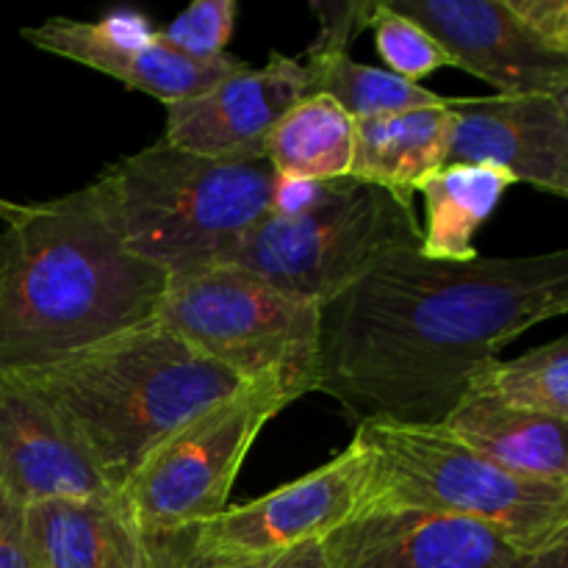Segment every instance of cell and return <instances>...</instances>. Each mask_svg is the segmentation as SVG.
Here are the masks:
<instances>
[{"instance_id":"obj_31","label":"cell","mask_w":568,"mask_h":568,"mask_svg":"<svg viewBox=\"0 0 568 568\" xmlns=\"http://www.w3.org/2000/svg\"><path fill=\"white\" fill-rule=\"evenodd\" d=\"M20 209H22V203H14V200L0 197V220H9V216H14Z\"/></svg>"},{"instance_id":"obj_10","label":"cell","mask_w":568,"mask_h":568,"mask_svg":"<svg viewBox=\"0 0 568 568\" xmlns=\"http://www.w3.org/2000/svg\"><path fill=\"white\" fill-rule=\"evenodd\" d=\"M22 39L44 53L116 78L133 92L150 94L164 105L203 94L247 67L227 53L214 61L186 59L161 44L148 17L131 9L111 11L103 20L50 17L37 28H22Z\"/></svg>"},{"instance_id":"obj_22","label":"cell","mask_w":568,"mask_h":568,"mask_svg":"<svg viewBox=\"0 0 568 568\" xmlns=\"http://www.w3.org/2000/svg\"><path fill=\"white\" fill-rule=\"evenodd\" d=\"M466 392L568 425V338L527 349L519 358H494L471 377Z\"/></svg>"},{"instance_id":"obj_28","label":"cell","mask_w":568,"mask_h":568,"mask_svg":"<svg viewBox=\"0 0 568 568\" xmlns=\"http://www.w3.org/2000/svg\"><path fill=\"white\" fill-rule=\"evenodd\" d=\"M0 568H33L26 538V505L0 488Z\"/></svg>"},{"instance_id":"obj_23","label":"cell","mask_w":568,"mask_h":568,"mask_svg":"<svg viewBox=\"0 0 568 568\" xmlns=\"http://www.w3.org/2000/svg\"><path fill=\"white\" fill-rule=\"evenodd\" d=\"M369 28L375 31L377 53L386 61V70L405 81L419 83L422 78L433 75L436 70L455 67L447 50L430 31H425L419 22L408 20L399 11L388 9L386 0H377Z\"/></svg>"},{"instance_id":"obj_9","label":"cell","mask_w":568,"mask_h":568,"mask_svg":"<svg viewBox=\"0 0 568 568\" xmlns=\"http://www.w3.org/2000/svg\"><path fill=\"white\" fill-rule=\"evenodd\" d=\"M375 455L355 433L336 458L264 497L225 508L189 527V538L200 552L231 558L288 552L322 541L327 532L353 519L369 499Z\"/></svg>"},{"instance_id":"obj_5","label":"cell","mask_w":568,"mask_h":568,"mask_svg":"<svg viewBox=\"0 0 568 568\" xmlns=\"http://www.w3.org/2000/svg\"><path fill=\"white\" fill-rule=\"evenodd\" d=\"M414 200L372 183H292L277 178L272 214L231 264L266 286L325 308L399 250H419Z\"/></svg>"},{"instance_id":"obj_2","label":"cell","mask_w":568,"mask_h":568,"mask_svg":"<svg viewBox=\"0 0 568 568\" xmlns=\"http://www.w3.org/2000/svg\"><path fill=\"white\" fill-rule=\"evenodd\" d=\"M0 231V372L153 320L170 277L128 253L98 181L22 203Z\"/></svg>"},{"instance_id":"obj_11","label":"cell","mask_w":568,"mask_h":568,"mask_svg":"<svg viewBox=\"0 0 568 568\" xmlns=\"http://www.w3.org/2000/svg\"><path fill=\"white\" fill-rule=\"evenodd\" d=\"M447 164H491L516 183L568 197V92L447 98Z\"/></svg>"},{"instance_id":"obj_18","label":"cell","mask_w":568,"mask_h":568,"mask_svg":"<svg viewBox=\"0 0 568 568\" xmlns=\"http://www.w3.org/2000/svg\"><path fill=\"white\" fill-rule=\"evenodd\" d=\"M514 178L491 164H447L416 192L425 200L419 253L430 261H475V233L491 220L514 186Z\"/></svg>"},{"instance_id":"obj_3","label":"cell","mask_w":568,"mask_h":568,"mask_svg":"<svg viewBox=\"0 0 568 568\" xmlns=\"http://www.w3.org/2000/svg\"><path fill=\"white\" fill-rule=\"evenodd\" d=\"M6 375L64 419L114 494L178 425L250 386L153 320Z\"/></svg>"},{"instance_id":"obj_4","label":"cell","mask_w":568,"mask_h":568,"mask_svg":"<svg viewBox=\"0 0 568 568\" xmlns=\"http://www.w3.org/2000/svg\"><path fill=\"white\" fill-rule=\"evenodd\" d=\"M128 253L170 281L227 266L272 214L266 159H205L155 142L98 175Z\"/></svg>"},{"instance_id":"obj_21","label":"cell","mask_w":568,"mask_h":568,"mask_svg":"<svg viewBox=\"0 0 568 568\" xmlns=\"http://www.w3.org/2000/svg\"><path fill=\"white\" fill-rule=\"evenodd\" d=\"M303 67L308 72V94H327L353 120H369V116L397 114V111L410 109H433V105L444 103L442 94H436L433 89L405 81L381 67L361 64L344 50L308 48Z\"/></svg>"},{"instance_id":"obj_12","label":"cell","mask_w":568,"mask_h":568,"mask_svg":"<svg viewBox=\"0 0 568 568\" xmlns=\"http://www.w3.org/2000/svg\"><path fill=\"white\" fill-rule=\"evenodd\" d=\"M322 568H519L525 555L480 521L364 505L320 541Z\"/></svg>"},{"instance_id":"obj_20","label":"cell","mask_w":568,"mask_h":568,"mask_svg":"<svg viewBox=\"0 0 568 568\" xmlns=\"http://www.w3.org/2000/svg\"><path fill=\"white\" fill-rule=\"evenodd\" d=\"M355 120L327 94H305L264 144V159L281 181L333 183L349 178Z\"/></svg>"},{"instance_id":"obj_27","label":"cell","mask_w":568,"mask_h":568,"mask_svg":"<svg viewBox=\"0 0 568 568\" xmlns=\"http://www.w3.org/2000/svg\"><path fill=\"white\" fill-rule=\"evenodd\" d=\"M505 9L547 48L568 55V3L566 0H503Z\"/></svg>"},{"instance_id":"obj_6","label":"cell","mask_w":568,"mask_h":568,"mask_svg":"<svg viewBox=\"0 0 568 568\" xmlns=\"http://www.w3.org/2000/svg\"><path fill=\"white\" fill-rule=\"evenodd\" d=\"M375 455L366 505L430 510L480 521L536 555L568 541V486L510 475L477 455L444 425L355 427Z\"/></svg>"},{"instance_id":"obj_13","label":"cell","mask_w":568,"mask_h":568,"mask_svg":"<svg viewBox=\"0 0 568 568\" xmlns=\"http://www.w3.org/2000/svg\"><path fill=\"white\" fill-rule=\"evenodd\" d=\"M442 42L458 70L497 94L568 92V55L538 42L503 0H386Z\"/></svg>"},{"instance_id":"obj_19","label":"cell","mask_w":568,"mask_h":568,"mask_svg":"<svg viewBox=\"0 0 568 568\" xmlns=\"http://www.w3.org/2000/svg\"><path fill=\"white\" fill-rule=\"evenodd\" d=\"M120 499H39L26 505L33 568H109L120 549Z\"/></svg>"},{"instance_id":"obj_26","label":"cell","mask_w":568,"mask_h":568,"mask_svg":"<svg viewBox=\"0 0 568 568\" xmlns=\"http://www.w3.org/2000/svg\"><path fill=\"white\" fill-rule=\"evenodd\" d=\"M377 0H347V3H314L311 9L320 14L322 31L314 39V50H344L358 39L361 31L372 26V11Z\"/></svg>"},{"instance_id":"obj_24","label":"cell","mask_w":568,"mask_h":568,"mask_svg":"<svg viewBox=\"0 0 568 568\" xmlns=\"http://www.w3.org/2000/svg\"><path fill=\"white\" fill-rule=\"evenodd\" d=\"M142 536V532H139ZM150 568H322L320 541L303 544L281 555L261 558H231V555L200 552L189 538V530L170 536H142Z\"/></svg>"},{"instance_id":"obj_8","label":"cell","mask_w":568,"mask_h":568,"mask_svg":"<svg viewBox=\"0 0 568 568\" xmlns=\"http://www.w3.org/2000/svg\"><path fill=\"white\" fill-rule=\"evenodd\" d=\"M292 403L277 383H250L178 425L116 494L131 525L170 536L222 514L255 438Z\"/></svg>"},{"instance_id":"obj_14","label":"cell","mask_w":568,"mask_h":568,"mask_svg":"<svg viewBox=\"0 0 568 568\" xmlns=\"http://www.w3.org/2000/svg\"><path fill=\"white\" fill-rule=\"evenodd\" d=\"M308 92L303 61L272 53L264 67H244L203 94L166 105L161 142L205 159H264L272 128Z\"/></svg>"},{"instance_id":"obj_7","label":"cell","mask_w":568,"mask_h":568,"mask_svg":"<svg viewBox=\"0 0 568 568\" xmlns=\"http://www.w3.org/2000/svg\"><path fill=\"white\" fill-rule=\"evenodd\" d=\"M320 311L236 266H214L170 281L153 322L239 381L277 383L297 403L316 392Z\"/></svg>"},{"instance_id":"obj_29","label":"cell","mask_w":568,"mask_h":568,"mask_svg":"<svg viewBox=\"0 0 568 568\" xmlns=\"http://www.w3.org/2000/svg\"><path fill=\"white\" fill-rule=\"evenodd\" d=\"M122 514H125V510H122ZM109 568H150L144 538L139 536V530L131 525L128 516H125V530H122V538H120V549H116L114 560H111Z\"/></svg>"},{"instance_id":"obj_15","label":"cell","mask_w":568,"mask_h":568,"mask_svg":"<svg viewBox=\"0 0 568 568\" xmlns=\"http://www.w3.org/2000/svg\"><path fill=\"white\" fill-rule=\"evenodd\" d=\"M0 488L39 499H116L59 414L33 388L0 372Z\"/></svg>"},{"instance_id":"obj_1","label":"cell","mask_w":568,"mask_h":568,"mask_svg":"<svg viewBox=\"0 0 568 568\" xmlns=\"http://www.w3.org/2000/svg\"><path fill=\"white\" fill-rule=\"evenodd\" d=\"M566 311V250L464 264L399 250L320 311L316 392L358 425H442L503 347Z\"/></svg>"},{"instance_id":"obj_16","label":"cell","mask_w":568,"mask_h":568,"mask_svg":"<svg viewBox=\"0 0 568 568\" xmlns=\"http://www.w3.org/2000/svg\"><path fill=\"white\" fill-rule=\"evenodd\" d=\"M442 425L510 475L568 486L566 422L525 414L477 392H466Z\"/></svg>"},{"instance_id":"obj_17","label":"cell","mask_w":568,"mask_h":568,"mask_svg":"<svg viewBox=\"0 0 568 568\" xmlns=\"http://www.w3.org/2000/svg\"><path fill=\"white\" fill-rule=\"evenodd\" d=\"M449 125L447 98L433 109L355 120L349 178L410 197L427 178L447 166Z\"/></svg>"},{"instance_id":"obj_25","label":"cell","mask_w":568,"mask_h":568,"mask_svg":"<svg viewBox=\"0 0 568 568\" xmlns=\"http://www.w3.org/2000/svg\"><path fill=\"white\" fill-rule=\"evenodd\" d=\"M236 0H197L183 9L170 26L155 28L159 42L194 61H214L225 55L236 28Z\"/></svg>"},{"instance_id":"obj_30","label":"cell","mask_w":568,"mask_h":568,"mask_svg":"<svg viewBox=\"0 0 568 568\" xmlns=\"http://www.w3.org/2000/svg\"><path fill=\"white\" fill-rule=\"evenodd\" d=\"M519 568H568V541L552 549H544V552L525 555Z\"/></svg>"}]
</instances>
